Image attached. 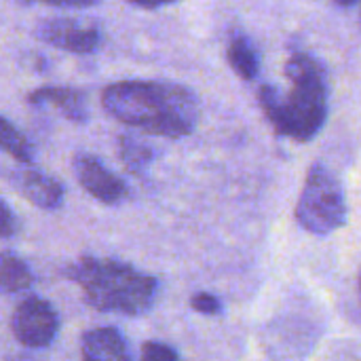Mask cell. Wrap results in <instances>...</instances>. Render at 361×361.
<instances>
[{
  "label": "cell",
  "instance_id": "obj_19",
  "mask_svg": "<svg viewBox=\"0 0 361 361\" xmlns=\"http://www.w3.org/2000/svg\"><path fill=\"white\" fill-rule=\"evenodd\" d=\"M129 4H135V6H142V8H159V6H165V4H173L178 0H127Z\"/></svg>",
  "mask_w": 361,
  "mask_h": 361
},
{
  "label": "cell",
  "instance_id": "obj_16",
  "mask_svg": "<svg viewBox=\"0 0 361 361\" xmlns=\"http://www.w3.org/2000/svg\"><path fill=\"white\" fill-rule=\"evenodd\" d=\"M190 307L201 313V315H220L222 313V302L218 296L214 294H207V292H199L190 298Z\"/></svg>",
  "mask_w": 361,
  "mask_h": 361
},
{
  "label": "cell",
  "instance_id": "obj_9",
  "mask_svg": "<svg viewBox=\"0 0 361 361\" xmlns=\"http://www.w3.org/2000/svg\"><path fill=\"white\" fill-rule=\"evenodd\" d=\"M32 106H51L61 116L72 123H87L89 121V99L87 93L74 87H40L27 95Z\"/></svg>",
  "mask_w": 361,
  "mask_h": 361
},
{
  "label": "cell",
  "instance_id": "obj_20",
  "mask_svg": "<svg viewBox=\"0 0 361 361\" xmlns=\"http://www.w3.org/2000/svg\"><path fill=\"white\" fill-rule=\"evenodd\" d=\"M336 2H338L341 6H353V4L360 2V0H336Z\"/></svg>",
  "mask_w": 361,
  "mask_h": 361
},
{
  "label": "cell",
  "instance_id": "obj_21",
  "mask_svg": "<svg viewBox=\"0 0 361 361\" xmlns=\"http://www.w3.org/2000/svg\"><path fill=\"white\" fill-rule=\"evenodd\" d=\"M360 292H361V277H360Z\"/></svg>",
  "mask_w": 361,
  "mask_h": 361
},
{
  "label": "cell",
  "instance_id": "obj_18",
  "mask_svg": "<svg viewBox=\"0 0 361 361\" xmlns=\"http://www.w3.org/2000/svg\"><path fill=\"white\" fill-rule=\"evenodd\" d=\"M21 2H38L49 6H66V8H89L97 4L99 0H21Z\"/></svg>",
  "mask_w": 361,
  "mask_h": 361
},
{
  "label": "cell",
  "instance_id": "obj_5",
  "mask_svg": "<svg viewBox=\"0 0 361 361\" xmlns=\"http://www.w3.org/2000/svg\"><path fill=\"white\" fill-rule=\"evenodd\" d=\"M11 330L25 349H47L59 332V315L53 305L38 296H27L13 313Z\"/></svg>",
  "mask_w": 361,
  "mask_h": 361
},
{
  "label": "cell",
  "instance_id": "obj_3",
  "mask_svg": "<svg viewBox=\"0 0 361 361\" xmlns=\"http://www.w3.org/2000/svg\"><path fill=\"white\" fill-rule=\"evenodd\" d=\"M66 275L80 288L87 305L102 313L137 317L152 309L159 294L152 275L110 258L85 256L68 267Z\"/></svg>",
  "mask_w": 361,
  "mask_h": 361
},
{
  "label": "cell",
  "instance_id": "obj_12",
  "mask_svg": "<svg viewBox=\"0 0 361 361\" xmlns=\"http://www.w3.org/2000/svg\"><path fill=\"white\" fill-rule=\"evenodd\" d=\"M34 283V275L25 260L11 252L0 254V294H21L30 290Z\"/></svg>",
  "mask_w": 361,
  "mask_h": 361
},
{
  "label": "cell",
  "instance_id": "obj_6",
  "mask_svg": "<svg viewBox=\"0 0 361 361\" xmlns=\"http://www.w3.org/2000/svg\"><path fill=\"white\" fill-rule=\"evenodd\" d=\"M36 36L38 40L59 51H68L76 55H91L104 42V34L97 23L80 21L72 17H53L40 21L36 25Z\"/></svg>",
  "mask_w": 361,
  "mask_h": 361
},
{
  "label": "cell",
  "instance_id": "obj_8",
  "mask_svg": "<svg viewBox=\"0 0 361 361\" xmlns=\"http://www.w3.org/2000/svg\"><path fill=\"white\" fill-rule=\"evenodd\" d=\"M17 190L40 209H59L63 205L66 190L59 180L38 169H21L13 173Z\"/></svg>",
  "mask_w": 361,
  "mask_h": 361
},
{
  "label": "cell",
  "instance_id": "obj_14",
  "mask_svg": "<svg viewBox=\"0 0 361 361\" xmlns=\"http://www.w3.org/2000/svg\"><path fill=\"white\" fill-rule=\"evenodd\" d=\"M0 152L13 157L19 163H32L34 161V146L4 116H0Z\"/></svg>",
  "mask_w": 361,
  "mask_h": 361
},
{
  "label": "cell",
  "instance_id": "obj_7",
  "mask_svg": "<svg viewBox=\"0 0 361 361\" xmlns=\"http://www.w3.org/2000/svg\"><path fill=\"white\" fill-rule=\"evenodd\" d=\"M72 169L78 184L104 205H118L129 195L127 184L93 154H76Z\"/></svg>",
  "mask_w": 361,
  "mask_h": 361
},
{
  "label": "cell",
  "instance_id": "obj_2",
  "mask_svg": "<svg viewBox=\"0 0 361 361\" xmlns=\"http://www.w3.org/2000/svg\"><path fill=\"white\" fill-rule=\"evenodd\" d=\"M286 78L290 87L283 93L273 85L260 87V108L279 135L309 142L328 121L330 93L326 72L313 55L292 53L286 63Z\"/></svg>",
  "mask_w": 361,
  "mask_h": 361
},
{
  "label": "cell",
  "instance_id": "obj_13",
  "mask_svg": "<svg viewBox=\"0 0 361 361\" xmlns=\"http://www.w3.org/2000/svg\"><path fill=\"white\" fill-rule=\"evenodd\" d=\"M118 154L131 173H144L154 159L152 148L135 135H121L118 137Z\"/></svg>",
  "mask_w": 361,
  "mask_h": 361
},
{
  "label": "cell",
  "instance_id": "obj_11",
  "mask_svg": "<svg viewBox=\"0 0 361 361\" xmlns=\"http://www.w3.org/2000/svg\"><path fill=\"white\" fill-rule=\"evenodd\" d=\"M226 61L243 80H254L260 72V57L245 34H233L226 47Z\"/></svg>",
  "mask_w": 361,
  "mask_h": 361
},
{
  "label": "cell",
  "instance_id": "obj_10",
  "mask_svg": "<svg viewBox=\"0 0 361 361\" xmlns=\"http://www.w3.org/2000/svg\"><path fill=\"white\" fill-rule=\"evenodd\" d=\"M82 357L91 361L131 360L125 336L116 328H95L82 334L80 338Z\"/></svg>",
  "mask_w": 361,
  "mask_h": 361
},
{
  "label": "cell",
  "instance_id": "obj_4",
  "mask_svg": "<svg viewBox=\"0 0 361 361\" xmlns=\"http://www.w3.org/2000/svg\"><path fill=\"white\" fill-rule=\"evenodd\" d=\"M347 197L336 173L315 163L305 180L296 203V222L313 235H330L347 222Z\"/></svg>",
  "mask_w": 361,
  "mask_h": 361
},
{
  "label": "cell",
  "instance_id": "obj_15",
  "mask_svg": "<svg viewBox=\"0 0 361 361\" xmlns=\"http://www.w3.org/2000/svg\"><path fill=\"white\" fill-rule=\"evenodd\" d=\"M142 360L176 361L180 360V353H178L173 347L165 345V343H154V341H150V343H144V347H142Z\"/></svg>",
  "mask_w": 361,
  "mask_h": 361
},
{
  "label": "cell",
  "instance_id": "obj_1",
  "mask_svg": "<svg viewBox=\"0 0 361 361\" xmlns=\"http://www.w3.org/2000/svg\"><path fill=\"white\" fill-rule=\"evenodd\" d=\"M104 110L135 129L161 137L190 135L201 116L197 95L182 85L163 80H121L102 93Z\"/></svg>",
  "mask_w": 361,
  "mask_h": 361
},
{
  "label": "cell",
  "instance_id": "obj_17",
  "mask_svg": "<svg viewBox=\"0 0 361 361\" xmlns=\"http://www.w3.org/2000/svg\"><path fill=\"white\" fill-rule=\"evenodd\" d=\"M17 233V218L13 216L11 207L0 199V239H8Z\"/></svg>",
  "mask_w": 361,
  "mask_h": 361
}]
</instances>
